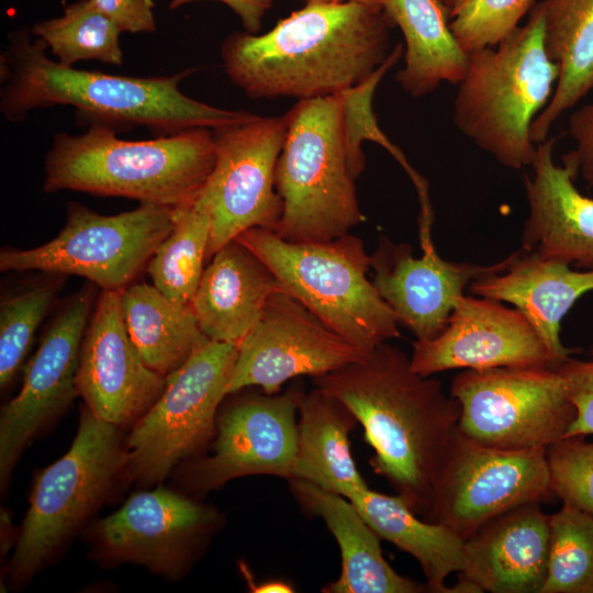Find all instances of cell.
Segmentation results:
<instances>
[{
    "label": "cell",
    "mask_w": 593,
    "mask_h": 593,
    "mask_svg": "<svg viewBox=\"0 0 593 593\" xmlns=\"http://www.w3.org/2000/svg\"><path fill=\"white\" fill-rule=\"evenodd\" d=\"M585 436L562 438L547 448L552 492L563 505L593 516V443Z\"/></svg>",
    "instance_id": "37"
},
{
    "label": "cell",
    "mask_w": 593,
    "mask_h": 593,
    "mask_svg": "<svg viewBox=\"0 0 593 593\" xmlns=\"http://www.w3.org/2000/svg\"><path fill=\"white\" fill-rule=\"evenodd\" d=\"M553 495L547 448L488 447L457 429L424 519L447 527L463 540L491 518Z\"/></svg>",
    "instance_id": "13"
},
{
    "label": "cell",
    "mask_w": 593,
    "mask_h": 593,
    "mask_svg": "<svg viewBox=\"0 0 593 593\" xmlns=\"http://www.w3.org/2000/svg\"><path fill=\"white\" fill-rule=\"evenodd\" d=\"M450 394L460 404L458 430L499 449L548 448L577 416L557 366L465 369Z\"/></svg>",
    "instance_id": "11"
},
{
    "label": "cell",
    "mask_w": 593,
    "mask_h": 593,
    "mask_svg": "<svg viewBox=\"0 0 593 593\" xmlns=\"http://www.w3.org/2000/svg\"><path fill=\"white\" fill-rule=\"evenodd\" d=\"M570 266L521 248L511 254L505 270L480 276L469 290L513 304L535 328L555 366H559L574 353L561 342V321L583 294L593 291V268L582 271Z\"/></svg>",
    "instance_id": "23"
},
{
    "label": "cell",
    "mask_w": 593,
    "mask_h": 593,
    "mask_svg": "<svg viewBox=\"0 0 593 593\" xmlns=\"http://www.w3.org/2000/svg\"><path fill=\"white\" fill-rule=\"evenodd\" d=\"M30 31L46 43L61 65L74 67L80 60L123 65L122 32L90 0L68 4L63 15L40 21Z\"/></svg>",
    "instance_id": "33"
},
{
    "label": "cell",
    "mask_w": 593,
    "mask_h": 593,
    "mask_svg": "<svg viewBox=\"0 0 593 593\" xmlns=\"http://www.w3.org/2000/svg\"><path fill=\"white\" fill-rule=\"evenodd\" d=\"M421 246L423 256L415 258L411 245L381 237L370 267L372 282L399 324L416 339L428 340L444 331L465 288L480 276L505 270L511 255L492 265H474L443 259L433 242Z\"/></svg>",
    "instance_id": "20"
},
{
    "label": "cell",
    "mask_w": 593,
    "mask_h": 593,
    "mask_svg": "<svg viewBox=\"0 0 593 593\" xmlns=\"http://www.w3.org/2000/svg\"><path fill=\"white\" fill-rule=\"evenodd\" d=\"M167 378L152 370L123 318L121 290H101L80 347L77 394L97 417L118 427L136 422L163 393Z\"/></svg>",
    "instance_id": "18"
},
{
    "label": "cell",
    "mask_w": 593,
    "mask_h": 593,
    "mask_svg": "<svg viewBox=\"0 0 593 593\" xmlns=\"http://www.w3.org/2000/svg\"><path fill=\"white\" fill-rule=\"evenodd\" d=\"M312 381L354 414L374 451L372 471L425 518L458 429L459 402L438 380L415 372L410 357L387 342Z\"/></svg>",
    "instance_id": "1"
},
{
    "label": "cell",
    "mask_w": 593,
    "mask_h": 593,
    "mask_svg": "<svg viewBox=\"0 0 593 593\" xmlns=\"http://www.w3.org/2000/svg\"><path fill=\"white\" fill-rule=\"evenodd\" d=\"M559 69L544 43V3L496 45L469 54L457 85L454 124L504 167L530 166L535 119L555 91Z\"/></svg>",
    "instance_id": "5"
},
{
    "label": "cell",
    "mask_w": 593,
    "mask_h": 593,
    "mask_svg": "<svg viewBox=\"0 0 593 593\" xmlns=\"http://www.w3.org/2000/svg\"><path fill=\"white\" fill-rule=\"evenodd\" d=\"M235 239L253 250L284 291L366 355L400 337L399 321L368 279L370 256L346 234L324 243H292L254 227Z\"/></svg>",
    "instance_id": "7"
},
{
    "label": "cell",
    "mask_w": 593,
    "mask_h": 593,
    "mask_svg": "<svg viewBox=\"0 0 593 593\" xmlns=\"http://www.w3.org/2000/svg\"><path fill=\"white\" fill-rule=\"evenodd\" d=\"M445 2L446 5H448L449 8L451 7L454 0H443Z\"/></svg>",
    "instance_id": "44"
},
{
    "label": "cell",
    "mask_w": 593,
    "mask_h": 593,
    "mask_svg": "<svg viewBox=\"0 0 593 593\" xmlns=\"http://www.w3.org/2000/svg\"><path fill=\"white\" fill-rule=\"evenodd\" d=\"M303 1L306 4H332V3H346V2L382 4V0H303Z\"/></svg>",
    "instance_id": "43"
},
{
    "label": "cell",
    "mask_w": 593,
    "mask_h": 593,
    "mask_svg": "<svg viewBox=\"0 0 593 593\" xmlns=\"http://www.w3.org/2000/svg\"><path fill=\"white\" fill-rule=\"evenodd\" d=\"M215 163L192 202L208 214V259L249 228L275 232L282 201L276 167L286 137L284 116L248 119L212 130Z\"/></svg>",
    "instance_id": "12"
},
{
    "label": "cell",
    "mask_w": 593,
    "mask_h": 593,
    "mask_svg": "<svg viewBox=\"0 0 593 593\" xmlns=\"http://www.w3.org/2000/svg\"><path fill=\"white\" fill-rule=\"evenodd\" d=\"M357 423L354 414L334 396L316 387L304 392L299 404L291 479L313 483L345 497L368 488L350 450L349 434Z\"/></svg>",
    "instance_id": "27"
},
{
    "label": "cell",
    "mask_w": 593,
    "mask_h": 593,
    "mask_svg": "<svg viewBox=\"0 0 593 593\" xmlns=\"http://www.w3.org/2000/svg\"><path fill=\"white\" fill-rule=\"evenodd\" d=\"M550 515L540 503L504 512L462 540L459 581L477 593H540L547 575Z\"/></svg>",
    "instance_id": "22"
},
{
    "label": "cell",
    "mask_w": 593,
    "mask_h": 593,
    "mask_svg": "<svg viewBox=\"0 0 593 593\" xmlns=\"http://www.w3.org/2000/svg\"><path fill=\"white\" fill-rule=\"evenodd\" d=\"M197 0H170L169 8L176 9ZM228 5L240 20L244 30L258 34L266 12L271 8L272 0H219Z\"/></svg>",
    "instance_id": "41"
},
{
    "label": "cell",
    "mask_w": 593,
    "mask_h": 593,
    "mask_svg": "<svg viewBox=\"0 0 593 593\" xmlns=\"http://www.w3.org/2000/svg\"><path fill=\"white\" fill-rule=\"evenodd\" d=\"M296 502L323 519L340 549L339 577L322 589L324 593H417L430 592L399 574L384 559L380 536L347 497L313 483L288 480Z\"/></svg>",
    "instance_id": "25"
},
{
    "label": "cell",
    "mask_w": 593,
    "mask_h": 593,
    "mask_svg": "<svg viewBox=\"0 0 593 593\" xmlns=\"http://www.w3.org/2000/svg\"><path fill=\"white\" fill-rule=\"evenodd\" d=\"M237 354L236 345L210 340L167 377L163 393L126 438L123 474L150 486L201 456L215 437Z\"/></svg>",
    "instance_id": "9"
},
{
    "label": "cell",
    "mask_w": 593,
    "mask_h": 593,
    "mask_svg": "<svg viewBox=\"0 0 593 593\" xmlns=\"http://www.w3.org/2000/svg\"><path fill=\"white\" fill-rule=\"evenodd\" d=\"M220 521L216 508L159 485L131 495L94 524L91 536L102 558L177 579Z\"/></svg>",
    "instance_id": "15"
},
{
    "label": "cell",
    "mask_w": 593,
    "mask_h": 593,
    "mask_svg": "<svg viewBox=\"0 0 593 593\" xmlns=\"http://www.w3.org/2000/svg\"><path fill=\"white\" fill-rule=\"evenodd\" d=\"M119 428L81 411L67 452L35 479L10 561L13 580L38 571L107 499L126 461Z\"/></svg>",
    "instance_id": "8"
},
{
    "label": "cell",
    "mask_w": 593,
    "mask_h": 593,
    "mask_svg": "<svg viewBox=\"0 0 593 593\" xmlns=\"http://www.w3.org/2000/svg\"><path fill=\"white\" fill-rule=\"evenodd\" d=\"M54 275L0 303V387L5 389L19 372L34 335L64 283Z\"/></svg>",
    "instance_id": "35"
},
{
    "label": "cell",
    "mask_w": 593,
    "mask_h": 593,
    "mask_svg": "<svg viewBox=\"0 0 593 593\" xmlns=\"http://www.w3.org/2000/svg\"><path fill=\"white\" fill-rule=\"evenodd\" d=\"M172 219V208L149 203L103 215L69 202L66 223L52 240L30 249H2L0 270L77 275L101 290H122L147 266Z\"/></svg>",
    "instance_id": "10"
},
{
    "label": "cell",
    "mask_w": 593,
    "mask_h": 593,
    "mask_svg": "<svg viewBox=\"0 0 593 593\" xmlns=\"http://www.w3.org/2000/svg\"><path fill=\"white\" fill-rule=\"evenodd\" d=\"M361 516L380 536L416 559L430 592L462 593L457 583L445 584L451 573L462 567V539L447 527L421 519L404 500L369 488L347 496Z\"/></svg>",
    "instance_id": "29"
},
{
    "label": "cell",
    "mask_w": 593,
    "mask_h": 593,
    "mask_svg": "<svg viewBox=\"0 0 593 593\" xmlns=\"http://www.w3.org/2000/svg\"><path fill=\"white\" fill-rule=\"evenodd\" d=\"M564 377L577 416L566 437L593 434V359L569 358L557 366ZM564 437V438H566Z\"/></svg>",
    "instance_id": "38"
},
{
    "label": "cell",
    "mask_w": 593,
    "mask_h": 593,
    "mask_svg": "<svg viewBox=\"0 0 593 593\" xmlns=\"http://www.w3.org/2000/svg\"><path fill=\"white\" fill-rule=\"evenodd\" d=\"M211 258L190 306L209 340L238 347L269 298L284 289L271 269L237 239Z\"/></svg>",
    "instance_id": "24"
},
{
    "label": "cell",
    "mask_w": 593,
    "mask_h": 593,
    "mask_svg": "<svg viewBox=\"0 0 593 593\" xmlns=\"http://www.w3.org/2000/svg\"><path fill=\"white\" fill-rule=\"evenodd\" d=\"M248 588L255 593H291L294 592L292 585L281 580H268L256 584L250 580H246Z\"/></svg>",
    "instance_id": "42"
},
{
    "label": "cell",
    "mask_w": 593,
    "mask_h": 593,
    "mask_svg": "<svg viewBox=\"0 0 593 593\" xmlns=\"http://www.w3.org/2000/svg\"><path fill=\"white\" fill-rule=\"evenodd\" d=\"M210 234L206 213L193 203L175 208L172 227L147 264L153 284L177 305L191 304L208 259Z\"/></svg>",
    "instance_id": "31"
},
{
    "label": "cell",
    "mask_w": 593,
    "mask_h": 593,
    "mask_svg": "<svg viewBox=\"0 0 593 593\" xmlns=\"http://www.w3.org/2000/svg\"><path fill=\"white\" fill-rule=\"evenodd\" d=\"M121 307L127 333L144 362L165 378L210 342L191 306L175 304L154 284L143 282L122 289Z\"/></svg>",
    "instance_id": "30"
},
{
    "label": "cell",
    "mask_w": 593,
    "mask_h": 593,
    "mask_svg": "<svg viewBox=\"0 0 593 593\" xmlns=\"http://www.w3.org/2000/svg\"><path fill=\"white\" fill-rule=\"evenodd\" d=\"M540 593H593V516L563 505L550 515L547 575Z\"/></svg>",
    "instance_id": "34"
},
{
    "label": "cell",
    "mask_w": 593,
    "mask_h": 593,
    "mask_svg": "<svg viewBox=\"0 0 593 593\" xmlns=\"http://www.w3.org/2000/svg\"><path fill=\"white\" fill-rule=\"evenodd\" d=\"M590 355L593 357V346H592V348L590 349Z\"/></svg>",
    "instance_id": "45"
},
{
    "label": "cell",
    "mask_w": 593,
    "mask_h": 593,
    "mask_svg": "<svg viewBox=\"0 0 593 593\" xmlns=\"http://www.w3.org/2000/svg\"><path fill=\"white\" fill-rule=\"evenodd\" d=\"M556 137L536 144L533 175H524L528 217L522 248L583 268H593V199L575 187L578 168L568 156L553 160Z\"/></svg>",
    "instance_id": "21"
},
{
    "label": "cell",
    "mask_w": 593,
    "mask_h": 593,
    "mask_svg": "<svg viewBox=\"0 0 593 593\" xmlns=\"http://www.w3.org/2000/svg\"><path fill=\"white\" fill-rule=\"evenodd\" d=\"M31 31L8 35L1 54L0 110L12 123L36 108L71 105L89 123L118 130L144 126L159 135L190 128L214 130L253 113L220 109L189 98L180 81L193 69L171 76L135 77L81 70L46 56Z\"/></svg>",
    "instance_id": "3"
},
{
    "label": "cell",
    "mask_w": 593,
    "mask_h": 593,
    "mask_svg": "<svg viewBox=\"0 0 593 593\" xmlns=\"http://www.w3.org/2000/svg\"><path fill=\"white\" fill-rule=\"evenodd\" d=\"M215 163L210 128L126 141L92 124L78 135L58 133L45 155L44 190L122 197L168 208L194 201Z\"/></svg>",
    "instance_id": "4"
},
{
    "label": "cell",
    "mask_w": 593,
    "mask_h": 593,
    "mask_svg": "<svg viewBox=\"0 0 593 593\" xmlns=\"http://www.w3.org/2000/svg\"><path fill=\"white\" fill-rule=\"evenodd\" d=\"M404 41V67L396 81L412 97L435 91L443 82L458 85L469 63L450 27V8L443 0H382Z\"/></svg>",
    "instance_id": "26"
},
{
    "label": "cell",
    "mask_w": 593,
    "mask_h": 593,
    "mask_svg": "<svg viewBox=\"0 0 593 593\" xmlns=\"http://www.w3.org/2000/svg\"><path fill=\"white\" fill-rule=\"evenodd\" d=\"M121 32L153 33L156 31L153 0H90Z\"/></svg>",
    "instance_id": "39"
},
{
    "label": "cell",
    "mask_w": 593,
    "mask_h": 593,
    "mask_svg": "<svg viewBox=\"0 0 593 593\" xmlns=\"http://www.w3.org/2000/svg\"><path fill=\"white\" fill-rule=\"evenodd\" d=\"M276 167L282 213L275 233L292 243H324L363 220L351 170L343 94L299 100L284 115Z\"/></svg>",
    "instance_id": "6"
},
{
    "label": "cell",
    "mask_w": 593,
    "mask_h": 593,
    "mask_svg": "<svg viewBox=\"0 0 593 593\" xmlns=\"http://www.w3.org/2000/svg\"><path fill=\"white\" fill-rule=\"evenodd\" d=\"M568 131L575 147L566 155L574 161L578 172L593 189V102L572 111L568 120Z\"/></svg>",
    "instance_id": "40"
},
{
    "label": "cell",
    "mask_w": 593,
    "mask_h": 593,
    "mask_svg": "<svg viewBox=\"0 0 593 593\" xmlns=\"http://www.w3.org/2000/svg\"><path fill=\"white\" fill-rule=\"evenodd\" d=\"M393 27L382 4H305L264 34H230L221 56L250 99H315L368 79L391 52Z\"/></svg>",
    "instance_id": "2"
},
{
    "label": "cell",
    "mask_w": 593,
    "mask_h": 593,
    "mask_svg": "<svg viewBox=\"0 0 593 593\" xmlns=\"http://www.w3.org/2000/svg\"><path fill=\"white\" fill-rule=\"evenodd\" d=\"M303 391L237 395L216 418L212 452L182 463L181 483L202 495L246 475L292 478Z\"/></svg>",
    "instance_id": "14"
},
{
    "label": "cell",
    "mask_w": 593,
    "mask_h": 593,
    "mask_svg": "<svg viewBox=\"0 0 593 593\" xmlns=\"http://www.w3.org/2000/svg\"><path fill=\"white\" fill-rule=\"evenodd\" d=\"M412 369L430 377L451 369L552 366L544 342L517 310L489 298L462 295L444 331L433 339H416Z\"/></svg>",
    "instance_id": "19"
},
{
    "label": "cell",
    "mask_w": 593,
    "mask_h": 593,
    "mask_svg": "<svg viewBox=\"0 0 593 593\" xmlns=\"http://www.w3.org/2000/svg\"><path fill=\"white\" fill-rule=\"evenodd\" d=\"M404 54L401 43L390 52L380 67L360 85L342 92L344 100V122L346 143L351 170L357 178L365 169L366 159L361 145L363 141L376 142L385 148L402 166L412 180L419 201V232H430L434 212L427 180L409 163L403 152L393 144L380 128L372 110V98L381 79Z\"/></svg>",
    "instance_id": "32"
},
{
    "label": "cell",
    "mask_w": 593,
    "mask_h": 593,
    "mask_svg": "<svg viewBox=\"0 0 593 593\" xmlns=\"http://www.w3.org/2000/svg\"><path fill=\"white\" fill-rule=\"evenodd\" d=\"M94 287V283L87 281L65 301L25 366L20 392L1 410L2 485L40 429L78 395L76 376L79 354L96 300Z\"/></svg>",
    "instance_id": "17"
},
{
    "label": "cell",
    "mask_w": 593,
    "mask_h": 593,
    "mask_svg": "<svg viewBox=\"0 0 593 593\" xmlns=\"http://www.w3.org/2000/svg\"><path fill=\"white\" fill-rule=\"evenodd\" d=\"M544 43L559 69L552 97L535 119L530 138L548 137L556 121L593 89V0H544Z\"/></svg>",
    "instance_id": "28"
},
{
    "label": "cell",
    "mask_w": 593,
    "mask_h": 593,
    "mask_svg": "<svg viewBox=\"0 0 593 593\" xmlns=\"http://www.w3.org/2000/svg\"><path fill=\"white\" fill-rule=\"evenodd\" d=\"M535 0H454L450 27L461 48L494 46L517 26Z\"/></svg>",
    "instance_id": "36"
},
{
    "label": "cell",
    "mask_w": 593,
    "mask_h": 593,
    "mask_svg": "<svg viewBox=\"0 0 593 593\" xmlns=\"http://www.w3.org/2000/svg\"><path fill=\"white\" fill-rule=\"evenodd\" d=\"M361 356L300 301L278 291L238 345L227 395L254 387L275 394L291 379L322 376Z\"/></svg>",
    "instance_id": "16"
}]
</instances>
